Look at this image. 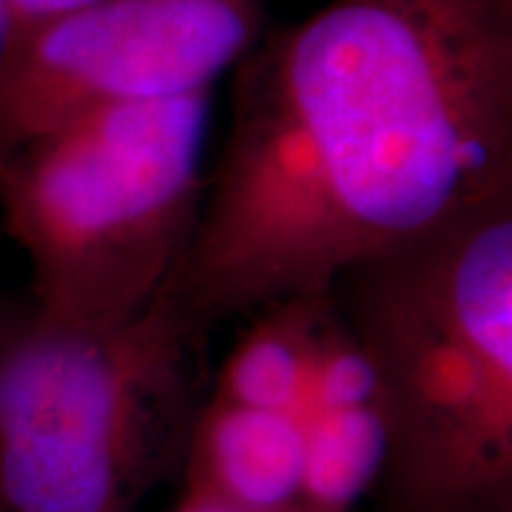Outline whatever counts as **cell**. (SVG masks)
<instances>
[{"instance_id": "1", "label": "cell", "mask_w": 512, "mask_h": 512, "mask_svg": "<svg viewBox=\"0 0 512 512\" xmlns=\"http://www.w3.org/2000/svg\"><path fill=\"white\" fill-rule=\"evenodd\" d=\"M165 285L200 328L333 291L512 191V0H330L239 60Z\"/></svg>"}, {"instance_id": "2", "label": "cell", "mask_w": 512, "mask_h": 512, "mask_svg": "<svg viewBox=\"0 0 512 512\" xmlns=\"http://www.w3.org/2000/svg\"><path fill=\"white\" fill-rule=\"evenodd\" d=\"M379 379L393 512H512V191L336 279Z\"/></svg>"}, {"instance_id": "3", "label": "cell", "mask_w": 512, "mask_h": 512, "mask_svg": "<svg viewBox=\"0 0 512 512\" xmlns=\"http://www.w3.org/2000/svg\"><path fill=\"white\" fill-rule=\"evenodd\" d=\"M205 339L165 288L111 328L0 296V512H137L183 470Z\"/></svg>"}, {"instance_id": "4", "label": "cell", "mask_w": 512, "mask_h": 512, "mask_svg": "<svg viewBox=\"0 0 512 512\" xmlns=\"http://www.w3.org/2000/svg\"><path fill=\"white\" fill-rule=\"evenodd\" d=\"M211 92L69 117L0 157L3 231L37 308L77 325L146 313L194 237Z\"/></svg>"}, {"instance_id": "5", "label": "cell", "mask_w": 512, "mask_h": 512, "mask_svg": "<svg viewBox=\"0 0 512 512\" xmlns=\"http://www.w3.org/2000/svg\"><path fill=\"white\" fill-rule=\"evenodd\" d=\"M262 32V0H89L37 20L0 57V157L83 111L211 92Z\"/></svg>"}, {"instance_id": "6", "label": "cell", "mask_w": 512, "mask_h": 512, "mask_svg": "<svg viewBox=\"0 0 512 512\" xmlns=\"http://www.w3.org/2000/svg\"><path fill=\"white\" fill-rule=\"evenodd\" d=\"M185 487L251 512H302L305 421L211 396L191 427Z\"/></svg>"}, {"instance_id": "7", "label": "cell", "mask_w": 512, "mask_h": 512, "mask_svg": "<svg viewBox=\"0 0 512 512\" xmlns=\"http://www.w3.org/2000/svg\"><path fill=\"white\" fill-rule=\"evenodd\" d=\"M254 316L251 330L222 362L211 396L245 407L302 416L308 387V299L276 302Z\"/></svg>"}, {"instance_id": "8", "label": "cell", "mask_w": 512, "mask_h": 512, "mask_svg": "<svg viewBox=\"0 0 512 512\" xmlns=\"http://www.w3.org/2000/svg\"><path fill=\"white\" fill-rule=\"evenodd\" d=\"M384 458L382 402L313 413L305 419L302 512H350L382 478Z\"/></svg>"}, {"instance_id": "9", "label": "cell", "mask_w": 512, "mask_h": 512, "mask_svg": "<svg viewBox=\"0 0 512 512\" xmlns=\"http://www.w3.org/2000/svg\"><path fill=\"white\" fill-rule=\"evenodd\" d=\"M9 3V15H12V35L32 26L37 20L52 18L60 15L66 9H74L80 3H89V0H6ZM9 35V37H12Z\"/></svg>"}, {"instance_id": "10", "label": "cell", "mask_w": 512, "mask_h": 512, "mask_svg": "<svg viewBox=\"0 0 512 512\" xmlns=\"http://www.w3.org/2000/svg\"><path fill=\"white\" fill-rule=\"evenodd\" d=\"M171 512H251V510H242L237 504H228V501H222L217 495H208L202 493V490H188L185 487L183 498L177 501V507Z\"/></svg>"}, {"instance_id": "11", "label": "cell", "mask_w": 512, "mask_h": 512, "mask_svg": "<svg viewBox=\"0 0 512 512\" xmlns=\"http://www.w3.org/2000/svg\"><path fill=\"white\" fill-rule=\"evenodd\" d=\"M9 35H12V15H9V3L0 0V57H3V49L9 43Z\"/></svg>"}]
</instances>
